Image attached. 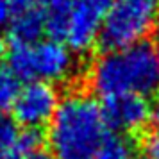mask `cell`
I'll use <instances>...</instances> for the list:
<instances>
[{"label":"cell","instance_id":"1","mask_svg":"<svg viewBox=\"0 0 159 159\" xmlns=\"http://www.w3.org/2000/svg\"><path fill=\"white\" fill-rule=\"evenodd\" d=\"M109 134L102 106L86 93H70L59 102L48 123V147L56 159H95Z\"/></svg>","mask_w":159,"mask_h":159},{"label":"cell","instance_id":"2","mask_svg":"<svg viewBox=\"0 0 159 159\" xmlns=\"http://www.w3.org/2000/svg\"><path fill=\"white\" fill-rule=\"evenodd\" d=\"M89 84L104 98L156 93L159 89V47L145 39L122 50L102 54L91 65Z\"/></svg>","mask_w":159,"mask_h":159},{"label":"cell","instance_id":"3","mask_svg":"<svg viewBox=\"0 0 159 159\" xmlns=\"http://www.w3.org/2000/svg\"><path fill=\"white\" fill-rule=\"evenodd\" d=\"M9 72L20 80L63 82L75 75L77 59L63 41L47 39L34 45H11Z\"/></svg>","mask_w":159,"mask_h":159},{"label":"cell","instance_id":"4","mask_svg":"<svg viewBox=\"0 0 159 159\" xmlns=\"http://www.w3.org/2000/svg\"><path fill=\"white\" fill-rule=\"evenodd\" d=\"M159 25V0H111L98 41L107 52L145 41Z\"/></svg>","mask_w":159,"mask_h":159},{"label":"cell","instance_id":"5","mask_svg":"<svg viewBox=\"0 0 159 159\" xmlns=\"http://www.w3.org/2000/svg\"><path fill=\"white\" fill-rule=\"evenodd\" d=\"M59 106V93L54 84L32 80L22 88V91L13 106L16 123L25 129H41L50 123L52 116Z\"/></svg>","mask_w":159,"mask_h":159},{"label":"cell","instance_id":"6","mask_svg":"<svg viewBox=\"0 0 159 159\" xmlns=\"http://www.w3.org/2000/svg\"><path fill=\"white\" fill-rule=\"evenodd\" d=\"M111 0H73L66 47L72 52H86L100 36V29Z\"/></svg>","mask_w":159,"mask_h":159},{"label":"cell","instance_id":"7","mask_svg":"<svg viewBox=\"0 0 159 159\" xmlns=\"http://www.w3.org/2000/svg\"><path fill=\"white\" fill-rule=\"evenodd\" d=\"M102 113L107 123V129L116 134H134L145 129L152 118V107L147 97L141 95H118L104 98Z\"/></svg>","mask_w":159,"mask_h":159},{"label":"cell","instance_id":"8","mask_svg":"<svg viewBox=\"0 0 159 159\" xmlns=\"http://www.w3.org/2000/svg\"><path fill=\"white\" fill-rule=\"evenodd\" d=\"M9 38L11 45H34L45 34L43 20V2L41 6L32 7L29 11H22L11 15L9 20Z\"/></svg>","mask_w":159,"mask_h":159},{"label":"cell","instance_id":"9","mask_svg":"<svg viewBox=\"0 0 159 159\" xmlns=\"http://www.w3.org/2000/svg\"><path fill=\"white\" fill-rule=\"evenodd\" d=\"M73 0H43L45 34L50 39L61 41L66 38Z\"/></svg>","mask_w":159,"mask_h":159},{"label":"cell","instance_id":"10","mask_svg":"<svg viewBox=\"0 0 159 159\" xmlns=\"http://www.w3.org/2000/svg\"><path fill=\"white\" fill-rule=\"evenodd\" d=\"M134 147L125 136L109 132L100 143L98 150L95 154V159H132Z\"/></svg>","mask_w":159,"mask_h":159},{"label":"cell","instance_id":"11","mask_svg":"<svg viewBox=\"0 0 159 159\" xmlns=\"http://www.w3.org/2000/svg\"><path fill=\"white\" fill-rule=\"evenodd\" d=\"M20 91V79L15 77L9 70H0V113L13 109Z\"/></svg>","mask_w":159,"mask_h":159},{"label":"cell","instance_id":"12","mask_svg":"<svg viewBox=\"0 0 159 159\" xmlns=\"http://www.w3.org/2000/svg\"><path fill=\"white\" fill-rule=\"evenodd\" d=\"M22 130L13 116L7 113H0V154L16 152V145Z\"/></svg>","mask_w":159,"mask_h":159},{"label":"cell","instance_id":"13","mask_svg":"<svg viewBox=\"0 0 159 159\" xmlns=\"http://www.w3.org/2000/svg\"><path fill=\"white\" fill-rule=\"evenodd\" d=\"M145 159H159V125L145 139Z\"/></svg>","mask_w":159,"mask_h":159},{"label":"cell","instance_id":"14","mask_svg":"<svg viewBox=\"0 0 159 159\" xmlns=\"http://www.w3.org/2000/svg\"><path fill=\"white\" fill-rule=\"evenodd\" d=\"M11 20V7H9V0H0V30L6 29Z\"/></svg>","mask_w":159,"mask_h":159},{"label":"cell","instance_id":"15","mask_svg":"<svg viewBox=\"0 0 159 159\" xmlns=\"http://www.w3.org/2000/svg\"><path fill=\"white\" fill-rule=\"evenodd\" d=\"M23 159H52L48 154H45V152H41V150H38V152H34V154H29V156H25Z\"/></svg>","mask_w":159,"mask_h":159},{"label":"cell","instance_id":"16","mask_svg":"<svg viewBox=\"0 0 159 159\" xmlns=\"http://www.w3.org/2000/svg\"><path fill=\"white\" fill-rule=\"evenodd\" d=\"M0 159H23V157L16 152H11V154H0Z\"/></svg>","mask_w":159,"mask_h":159},{"label":"cell","instance_id":"17","mask_svg":"<svg viewBox=\"0 0 159 159\" xmlns=\"http://www.w3.org/2000/svg\"><path fill=\"white\" fill-rule=\"evenodd\" d=\"M2 52H4V41H2V38H0V56H2Z\"/></svg>","mask_w":159,"mask_h":159},{"label":"cell","instance_id":"18","mask_svg":"<svg viewBox=\"0 0 159 159\" xmlns=\"http://www.w3.org/2000/svg\"><path fill=\"white\" fill-rule=\"evenodd\" d=\"M156 120H157V123H159V106H157V109H156Z\"/></svg>","mask_w":159,"mask_h":159}]
</instances>
